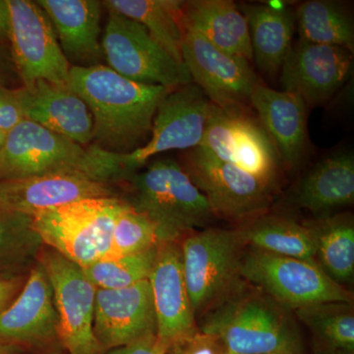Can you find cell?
Returning <instances> with one entry per match:
<instances>
[{
    "instance_id": "obj_1",
    "label": "cell",
    "mask_w": 354,
    "mask_h": 354,
    "mask_svg": "<svg viewBox=\"0 0 354 354\" xmlns=\"http://www.w3.org/2000/svg\"><path fill=\"white\" fill-rule=\"evenodd\" d=\"M87 104L94 120V146L127 153L148 138L160 102L172 90L134 82L104 65L71 66L66 83Z\"/></svg>"
},
{
    "instance_id": "obj_2",
    "label": "cell",
    "mask_w": 354,
    "mask_h": 354,
    "mask_svg": "<svg viewBox=\"0 0 354 354\" xmlns=\"http://www.w3.org/2000/svg\"><path fill=\"white\" fill-rule=\"evenodd\" d=\"M235 354H307L295 312L241 278L197 320Z\"/></svg>"
},
{
    "instance_id": "obj_3",
    "label": "cell",
    "mask_w": 354,
    "mask_h": 354,
    "mask_svg": "<svg viewBox=\"0 0 354 354\" xmlns=\"http://www.w3.org/2000/svg\"><path fill=\"white\" fill-rule=\"evenodd\" d=\"M131 181L132 197L127 202L150 218L158 242H180L218 218L183 165L171 158L156 160Z\"/></svg>"
},
{
    "instance_id": "obj_4",
    "label": "cell",
    "mask_w": 354,
    "mask_h": 354,
    "mask_svg": "<svg viewBox=\"0 0 354 354\" xmlns=\"http://www.w3.org/2000/svg\"><path fill=\"white\" fill-rule=\"evenodd\" d=\"M55 171L83 172L104 183L111 179L102 149L79 145L26 120L6 133L0 150V179Z\"/></svg>"
},
{
    "instance_id": "obj_5",
    "label": "cell",
    "mask_w": 354,
    "mask_h": 354,
    "mask_svg": "<svg viewBox=\"0 0 354 354\" xmlns=\"http://www.w3.org/2000/svg\"><path fill=\"white\" fill-rule=\"evenodd\" d=\"M125 204L116 197L79 200L35 214L31 225L53 250L84 269L108 255Z\"/></svg>"
},
{
    "instance_id": "obj_6",
    "label": "cell",
    "mask_w": 354,
    "mask_h": 354,
    "mask_svg": "<svg viewBox=\"0 0 354 354\" xmlns=\"http://www.w3.org/2000/svg\"><path fill=\"white\" fill-rule=\"evenodd\" d=\"M239 274L244 281L292 311L320 302H353V291L333 281L314 259L245 248Z\"/></svg>"
},
{
    "instance_id": "obj_7",
    "label": "cell",
    "mask_w": 354,
    "mask_h": 354,
    "mask_svg": "<svg viewBox=\"0 0 354 354\" xmlns=\"http://www.w3.org/2000/svg\"><path fill=\"white\" fill-rule=\"evenodd\" d=\"M186 288L196 322L241 279L245 246L235 228L209 227L179 242Z\"/></svg>"
},
{
    "instance_id": "obj_8",
    "label": "cell",
    "mask_w": 354,
    "mask_h": 354,
    "mask_svg": "<svg viewBox=\"0 0 354 354\" xmlns=\"http://www.w3.org/2000/svg\"><path fill=\"white\" fill-rule=\"evenodd\" d=\"M108 12L101 46L109 68L134 82L169 90L192 83L184 64L167 53L144 26L114 11Z\"/></svg>"
},
{
    "instance_id": "obj_9",
    "label": "cell",
    "mask_w": 354,
    "mask_h": 354,
    "mask_svg": "<svg viewBox=\"0 0 354 354\" xmlns=\"http://www.w3.org/2000/svg\"><path fill=\"white\" fill-rule=\"evenodd\" d=\"M198 148L252 174L272 191L277 187L281 165L278 151L259 120L245 109L213 104Z\"/></svg>"
},
{
    "instance_id": "obj_10",
    "label": "cell",
    "mask_w": 354,
    "mask_h": 354,
    "mask_svg": "<svg viewBox=\"0 0 354 354\" xmlns=\"http://www.w3.org/2000/svg\"><path fill=\"white\" fill-rule=\"evenodd\" d=\"M183 169L216 218L239 225L270 211L272 190L252 174L199 148L188 151Z\"/></svg>"
},
{
    "instance_id": "obj_11",
    "label": "cell",
    "mask_w": 354,
    "mask_h": 354,
    "mask_svg": "<svg viewBox=\"0 0 354 354\" xmlns=\"http://www.w3.org/2000/svg\"><path fill=\"white\" fill-rule=\"evenodd\" d=\"M213 104L194 83L171 91L158 104L150 140L127 153H115L123 176H129L158 153L198 148Z\"/></svg>"
},
{
    "instance_id": "obj_12",
    "label": "cell",
    "mask_w": 354,
    "mask_h": 354,
    "mask_svg": "<svg viewBox=\"0 0 354 354\" xmlns=\"http://www.w3.org/2000/svg\"><path fill=\"white\" fill-rule=\"evenodd\" d=\"M14 64L29 87L38 81L66 85L71 69L48 15L31 0H7Z\"/></svg>"
},
{
    "instance_id": "obj_13",
    "label": "cell",
    "mask_w": 354,
    "mask_h": 354,
    "mask_svg": "<svg viewBox=\"0 0 354 354\" xmlns=\"http://www.w3.org/2000/svg\"><path fill=\"white\" fill-rule=\"evenodd\" d=\"M41 259L53 286L57 339L69 354H102L94 333L97 288L83 268L57 251L44 250Z\"/></svg>"
},
{
    "instance_id": "obj_14",
    "label": "cell",
    "mask_w": 354,
    "mask_h": 354,
    "mask_svg": "<svg viewBox=\"0 0 354 354\" xmlns=\"http://www.w3.org/2000/svg\"><path fill=\"white\" fill-rule=\"evenodd\" d=\"M181 57L192 83L221 109H245L259 84L250 62L218 50L201 35L183 29Z\"/></svg>"
},
{
    "instance_id": "obj_15",
    "label": "cell",
    "mask_w": 354,
    "mask_h": 354,
    "mask_svg": "<svg viewBox=\"0 0 354 354\" xmlns=\"http://www.w3.org/2000/svg\"><path fill=\"white\" fill-rule=\"evenodd\" d=\"M353 65V53L348 48L299 39L291 46L281 66V85L307 106H321L346 82Z\"/></svg>"
},
{
    "instance_id": "obj_16",
    "label": "cell",
    "mask_w": 354,
    "mask_h": 354,
    "mask_svg": "<svg viewBox=\"0 0 354 354\" xmlns=\"http://www.w3.org/2000/svg\"><path fill=\"white\" fill-rule=\"evenodd\" d=\"M114 197L109 183L79 171L0 179V209L31 216L90 198Z\"/></svg>"
},
{
    "instance_id": "obj_17",
    "label": "cell",
    "mask_w": 354,
    "mask_h": 354,
    "mask_svg": "<svg viewBox=\"0 0 354 354\" xmlns=\"http://www.w3.org/2000/svg\"><path fill=\"white\" fill-rule=\"evenodd\" d=\"M94 333L102 353L157 335L149 279L120 290H97Z\"/></svg>"
},
{
    "instance_id": "obj_18",
    "label": "cell",
    "mask_w": 354,
    "mask_h": 354,
    "mask_svg": "<svg viewBox=\"0 0 354 354\" xmlns=\"http://www.w3.org/2000/svg\"><path fill=\"white\" fill-rule=\"evenodd\" d=\"M149 281L157 318V339L167 351L172 342L199 329L184 279L179 242H158Z\"/></svg>"
},
{
    "instance_id": "obj_19",
    "label": "cell",
    "mask_w": 354,
    "mask_h": 354,
    "mask_svg": "<svg viewBox=\"0 0 354 354\" xmlns=\"http://www.w3.org/2000/svg\"><path fill=\"white\" fill-rule=\"evenodd\" d=\"M26 120L87 147L94 137V120L86 102L67 85L38 81L19 88Z\"/></svg>"
},
{
    "instance_id": "obj_20",
    "label": "cell",
    "mask_w": 354,
    "mask_h": 354,
    "mask_svg": "<svg viewBox=\"0 0 354 354\" xmlns=\"http://www.w3.org/2000/svg\"><path fill=\"white\" fill-rule=\"evenodd\" d=\"M250 104L271 137L281 165L297 169L306 153L307 106L301 97L259 83L254 88Z\"/></svg>"
},
{
    "instance_id": "obj_21",
    "label": "cell",
    "mask_w": 354,
    "mask_h": 354,
    "mask_svg": "<svg viewBox=\"0 0 354 354\" xmlns=\"http://www.w3.org/2000/svg\"><path fill=\"white\" fill-rule=\"evenodd\" d=\"M53 286L43 267L32 270L11 306L0 313V341L41 344L57 337Z\"/></svg>"
},
{
    "instance_id": "obj_22",
    "label": "cell",
    "mask_w": 354,
    "mask_h": 354,
    "mask_svg": "<svg viewBox=\"0 0 354 354\" xmlns=\"http://www.w3.org/2000/svg\"><path fill=\"white\" fill-rule=\"evenodd\" d=\"M65 57L73 66L99 65L102 55V3L97 0H38Z\"/></svg>"
},
{
    "instance_id": "obj_23",
    "label": "cell",
    "mask_w": 354,
    "mask_h": 354,
    "mask_svg": "<svg viewBox=\"0 0 354 354\" xmlns=\"http://www.w3.org/2000/svg\"><path fill=\"white\" fill-rule=\"evenodd\" d=\"M183 29L201 35L218 50L253 62L245 16L230 0H191L181 9Z\"/></svg>"
},
{
    "instance_id": "obj_24",
    "label": "cell",
    "mask_w": 354,
    "mask_h": 354,
    "mask_svg": "<svg viewBox=\"0 0 354 354\" xmlns=\"http://www.w3.org/2000/svg\"><path fill=\"white\" fill-rule=\"evenodd\" d=\"M354 202V157L332 153L317 162L300 180L291 203L314 215L325 216Z\"/></svg>"
},
{
    "instance_id": "obj_25",
    "label": "cell",
    "mask_w": 354,
    "mask_h": 354,
    "mask_svg": "<svg viewBox=\"0 0 354 354\" xmlns=\"http://www.w3.org/2000/svg\"><path fill=\"white\" fill-rule=\"evenodd\" d=\"M239 9L248 24L255 64L263 73L274 75L292 46L295 12L281 2L245 4Z\"/></svg>"
},
{
    "instance_id": "obj_26",
    "label": "cell",
    "mask_w": 354,
    "mask_h": 354,
    "mask_svg": "<svg viewBox=\"0 0 354 354\" xmlns=\"http://www.w3.org/2000/svg\"><path fill=\"white\" fill-rule=\"evenodd\" d=\"M234 228L245 248L298 259L315 258V230L309 221L267 212Z\"/></svg>"
},
{
    "instance_id": "obj_27",
    "label": "cell",
    "mask_w": 354,
    "mask_h": 354,
    "mask_svg": "<svg viewBox=\"0 0 354 354\" xmlns=\"http://www.w3.org/2000/svg\"><path fill=\"white\" fill-rule=\"evenodd\" d=\"M309 221L315 230L317 264L333 281L348 288L354 277L353 214L328 215Z\"/></svg>"
},
{
    "instance_id": "obj_28",
    "label": "cell",
    "mask_w": 354,
    "mask_h": 354,
    "mask_svg": "<svg viewBox=\"0 0 354 354\" xmlns=\"http://www.w3.org/2000/svg\"><path fill=\"white\" fill-rule=\"evenodd\" d=\"M102 6L135 20L146 28L152 38L176 62L183 64L181 41L183 28L179 0H106Z\"/></svg>"
},
{
    "instance_id": "obj_29",
    "label": "cell",
    "mask_w": 354,
    "mask_h": 354,
    "mask_svg": "<svg viewBox=\"0 0 354 354\" xmlns=\"http://www.w3.org/2000/svg\"><path fill=\"white\" fill-rule=\"evenodd\" d=\"M295 14L300 41L342 46L353 53V19L341 4L329 0H310L300 3Z\"/></svg>"
},
{
    "instance_id": "obj_30",
    "label": "cell",
    "mask_w": 354,
    "mask_h": 354,
    "mask_svg": "<svg viewBox=\"0 0 354 354\" xmlns=\"http://www.w3.org/2000/svg\"><path fill=\"white\" fill-rule=\"evenodd\" d=\"M293 312L311 332L312 344L354 351L353 302H320Z\"/></svg>"
},
{
    "instance_id": "obj_31",
    "label": "cell",
    "mask_w": 354,
    "mask_h": 354,
    "mask_svg": "<svg viewBox=\"0 0 354 354\" xmlns=\"http://www.w3.org/2000/svg\"><path fill=\"white\" fill-rule=\"evenodd\" d=\"M158 245L144 252L108 255L84 268V272L97 290H120L149 279Z\"/></svg>"
},
{
    "instance_id": "obj_32",
    "label": "cell",
    "mask_w": 354,
    "mask_h": 354,
    "mask_svg": "<svg viewBox=\"0 0 354 354\" xmlns=\"http://www.w3.org/2000/svg\"><path fill=\"white\" fill-rule=\"evenodd\" d=\"M158 244L155 225L127 202L114 223L109 255L144 252Z\"/></svg>"
},
{
    "instance_id": "obj_33",
    "label": "cell",
    "mask_w": 354,
    "mask_h": 354,
    "mask_svg": "<svg viewBox=\"0 0 354 354\" xmlns=\"http://www.w3.org/2000/svg\"><path fill=\"white\" fill-rule=\"evenodd\" d=\"M165 354H230L220 337L198 329L187 337L172 342Z\"/></svg>"
},
{
    "instance_id": "obj_34",
    "label": "cell",
    "mask_w": 354,
    "mask_h": 354,
    "mask_svg": "<svg viewBox=\"0 0 354 354\" xmlns=\"http://www.w3.org/2000/svg\"><path fill=\"white\" fill-rule=\"evenodd\" d=\"M23 120L19 88L9 90L0 85V130L8 132Z\"/></svg>"
},
{
    "instance_id": "obj_35",
    "label": "cell",
    "mask_w": 354,
    "mask_h": 354,
    "mask_svg": "<svg viewBox=\"0 0 354 354\" xmlns=\"http://www.w3.org/2000/svg\"><path fill=\"white\" fill-rule=\"evenodd\" d=\"M102 354H165V351L158 344L157 335H151Z\"/></svg>"
},
{
    "instance_id": "obj_36",
    "label": "cell",
    "mask_w": 354,
    "mask_h": 354,
    "mask_svg": "<svg viewBox=\"0 0 354 354\" xmlns=\"http://www.w3.org/2000/svg\"><path fill=\"white\" fill-rule=\"evenodd\" d=\"M10 30V14H9L8 2L0 0V41L9 39Z\"/></svg>"
},
{
    "instance_id": "obj_37",
    "label": "cell",
    "mask_w": 354,
    "mask_h": 354,
    "mask_svg": "<svg viewBox=\"0 0 354 354\" xmlns=\"http://www.w3.org/2000/svg\"><path fill=\"white\" fill-rule=\"evenodd\" d=\"M16 290L15 283L8 279H0V313L6 309L7 302Z\"/></svg>"
},
{
    "instance_id": "obj_38",
    "label": "cell",
    "mask_w": 354,
    "mask_h": 354,
    "mask_svg": "<svg viewBox=\"0 0 354 354\" xmlns=\"http://www.w3.org/2000/svg\"><path fill=\"white\" fill-rule=\"evenodd\" d=\"M312 349H313V354H354V351L325 348V346H315V344H312Z\"/></svg>"
},
{
    "instance_id": "obj_39",
    "label": "cell",
    "mask_w": 354,
    "mask_h": 354,
    "mask_svg": "<svg viewBox=\"0 0 354 354\" xmlns=\"http://www.w3.org/2000/svg\"><path fill=\"white\" fill-rule=\"evenodd\" d=\"M6 133L7 132L6 131H2V130H0V150H1V147L3 145L4 140H6Z\"/></svg>"
},
{
    "instance_id": "obj_40",
    "label": "cell",
    "mask_w": 354,
    "mask_h": 354,
    "mask_svg": "<svg viewBox=\"0 0 354 354\" xmlns=\"http://www.w3.org/2000/svg\"><path fill=\"white\" fill-rule=\"evenodd\" d=\"M0 354H12L7 346H0Z\"/></svg>"
},
{
    "instance_id": "obj_41",
    "label": "cell",
    "mask_w": 354,
    "mask_h": 354,
    "mask_svg": "<svg viewBox=\"0 0 354 354\" xmlns=\"http://www.w3.org/2000/svg\"><path fill=\"white\" fill-rule=\"evenodd\" d=\"M3 235H4L3 227H2L1 223H0V242H1L2 239H3Z\"/></svg>"
},
{
    "instance_id": "obj_42",
    "label": "cell",
    "mask_w": 354,
    "mask_h": 354,
    "mask_svg": "<svg viewBox=\"0 0 354 354\" xmlns=\"http://www.w3.org/2000/svg\"><path fill=\"white\" fill-rule=\"evenodd\" d=\"M230 354H235V353H230Z\"/></svg>"
},
{
    "instance_id": "obj_43",
    "label": "cell",
    "mask_w": 354,
    "mask_h": 354,
    "mask_svg": "<svg viewBox=\"0 0 354 354\" xmlns=\"http://www.w3.org/2000/svg\"><path fill=\"white\" fill-rule=\"evenodd\" d=\"M0 85H1V83H0Z\"/></svg>"
}]
</instances>
